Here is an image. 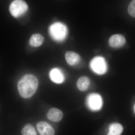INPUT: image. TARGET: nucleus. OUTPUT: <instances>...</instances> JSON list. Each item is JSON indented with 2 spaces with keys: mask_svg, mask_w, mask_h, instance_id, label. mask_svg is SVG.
I'll list each match as a JSON object with an SVG mask.
<instances>
[{
  "mask_svg": "<svg viewBox=\"0 0 135 135\" xmlns=\"http://www.w3.org/2000/svg\"><path fill=\"white\" fill-rule=\"evenodd\" d=\"M49 32L51 37L54 41L62 42L66 38L68 30L64 24L57 22L54 23L50 26Z\"/></svg>",
  "mask_w": 135,
  "mask_h": 135,
  "instance_id": "nucleus-2",
  "label": "nucleus"
},
{
  "mask_svg": "<svg viewBox=\"0 0 135 135\" xmlns=\"http://www.w3.org/2000/svg\"><path fill=\"white\" fill-rule=\"evenodd\" d=\"M36 128L41 135H54L55 131L49 123L44 121L39 122Z\"/></svg>",
  "mask_w": 135,
  "mask_h": 135,
  "instance_id": "nucleus-7",
  "label": "nucleus"
},
{
  "mask_svg": "<svg viewBox=\"0 0 135 135\" xmlns=\"http://www.w3.org/2000/svg\"><path fill=\"white\" fill-rule=\"evenodd\" d=\"M134 113L135 114V103L134 104Z\"/></svg>",
  "mask_w": 135,
  "mask_h": 135,
  "instance_id": "nucleus-16",
  "label": "nucleus"
},
{
  "mask_svg": "<svg viewBox=\"0 0 135 135\" xmlns=\"http://www.w3.org/2000/svg\"><path fill=\"white\" fill-rule=\"evenodd\" d=\"M126 42L125 37L121 34H115L111 36L109 40V44L112 47L118 48L122 47Z\"/></svg>",
  "mask_w": 135,
  "mask_h": 135,
  "instance_id": "nucleus-6",
  "label": "nucleus"
},
{
  "mask_svg": "<svg viewBox=\"0 0 135 135\" xmlns=\"http://www.w3.org/2000/svg\"><path fill=\"white\" fill-rule=\"evenodd\" d=\"M23 135H36V131L33 126L31 124H27L22 131Z\"/></svg>",
  "mask_w": 135,
  "mask_h": 135,
  "instance_id": "nucleus-14",
  "label": "nucleus"
},
{
  "mask_svg": "<svg viewBox=\"0 0 135 135\" xmlns=\"http://www.w3.org/2000/svg\"><path fill=\"white\" fill-rule=\"evenodd\" d=\"M63 116L62 111L55 108L50 109L47 114L48 119L54 122L60 121L62 118Z\"/></svg>",
  "mask_w": 135,
  "mask_h": 135,
  "instance_id": "nucleus-9",
  "label": "nucleus"
},
{
  "mask_svg": "<svg viewBox=\"0 0 135 135\" xmlns=\"http://www.w3.org/2000/svg\"><path fill=\"white\" fill-rule=\"evenodd\" d=\"M123 131L122 126L119 123H113L109 126L107 135H120Z\"/></svg>",
  "mask_w": 135,
  "mask_h": 135,
  "instance_id": "nucleus-13",
  "label": "nucleus"
},
{
  "mask_svg": "<svg viewBox=\"0 0 135 135\" xmlns=\"http://www.w3.org/2000/svg\"><path fill=\"white\" fill-rule=\"evenodd\" d=\"M66 60L70 65L77 64L80 60V56L78 53L73 51H67L65 55Z\"/></svg>",
  "mask_w": 135,
  "mask_h": 135,
  "instance_id": "nucleus-10",
  "label": "nucleus"
},
{
  "mask_svg": "<svg viewBox=\"0 0 135 135\" xmlns=\"http://www.w3.org/2000/svg\"><path fill=\"white\" fill-rule=\"evenodd\" d=\"M50 77L53 82L60 84L64 81V75L62 71L57 68H53L50 72Z\"/></svg>",
  "mask_w": 135,
  "mask_h": 135,
  "instance_id": "nucleus-8",
  "label": "nucleus"
},
{
  "mask_svg": "<svg viewBox=\"0 0 135 135\" xmlns=\"http://www.w3.org/2000/svg\"><path fill=\"white\" fill-rule=\"evenodd\" d=\"M129 15L133 18H135V0H132L129 3L128 8Z\"/></svg>",
  "mask_w": 135,
  "mask_h": 135,
  "instance_id": "nucleus-15",
  "label": "nucleus"
},
{
  "mask_svg": "<svg viewBox=\"0 0 135 135\" xmlns=\"http://www.w3.org/2000/svg\"><path fill=\"white\" fill-rule=\"evenodd\" d=\"M26 3L23 0H15L9 6L11 14L15 18H18L25 14L28 9Z\"/></svg>",
  "mask_w": 135,
  "mask_h": 135,
  "instance_id": "nucleus-3",
  "label": "nucleus"
},
{
  "mask_svg": "<svg viewBox=\"0 0 135 135\" xmlns=\"http://www.w3.org/2000/svg\"><path fill=\"white\" fill-rule=\"evenodd\" d=\"M38 82L37 78L32 74H26L22 77L18 83V89L20 96L27 99L35 94Z\"/></svg>",
  "mask_w": 135,
  "mask_h": 135,
  "instance_id": "nucleus-1",
  "label": "nucleus"
},
{
  "mask_svg": "<svg viewBox=\"0 0 135 135\" xmlns=\"http://www.w3.org/2000/svg\"><path fill=\"white\" fill-rule=\"evenodd\" d=\"M44 37L41 34H34L30 38L29 44L32 47H37L41 46L44 42Z\"/></svg>",
  "mask_w": 135,
  "mask_h": 135,
  "instance_id": "nucleus-11",
  "label": "nucleus"
},
{
  "mask_svg": "<svg viewBox=\"0 0 135 135\" xmlns=\"http://www.w3.org/2000/svg\"><path fill=\"white\" fill-rule=\"evenodd\" d=\"M88 108L92 111H99L103 106V99L99 94L93 93L90 94L86 99Z\"/></svg>",
  "mask_w": 135,
  "mask_h": 135,
  "instance_id": "nucleus-5",
  "label": "nucleus"
},
{
  "mask_svg": "<svg viewBox=\"0 0 135 135\" xmlns=\"http://www.w3.org/2000/svg\"><path fill=\"white\" fill-rule=\"evenodd\" d=\"M90 65L93 71L98 75L104 74L108 68L104 58L101 56H97L93 58L90 61Z\"/></svg>",
  "mask_w": 135,
  "mask_h": 135,
  "instance_id": "nucleus-4",
  "label": "nucleus"
},
{
  "mask_svg": "<svg viewBox=\"0 0 135 135\" xmlns=\"http://www.w3.org/2000/svg\"><path fill=\"white\" fill-rule=\"evenodd\" d=\"M90 81L88 77L82 76L77 80V85L78 89L82 92L86 91L89 87Z\"/></svg>",
  "mask_w": 135,
  "mask_h": 135,
  "instance_id": "nucleus-12",
  "label": "nucleus"
}]
</instances>
